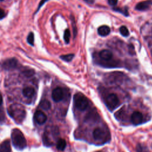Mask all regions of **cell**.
Segmentation results:
<instances>
[{
  "instance_id": "cell-1",
  "label": "cell",
  "mask_w": 152,
  "mask_h": 152,
  "mask_svg": "<svg viewBox=\"0 0 152 152\" xmlns=\"http://www.w3.org/2000/svg\"><path fill=\"white\" fill-rule=\"evenodd\" d=\"M11 140L14 147L18 150H23L27 146V141L24 136L22 132L17 128L12 131Z\"/></svg>"
},
{
  "instance_id": "cell-2",
  "label": "cell",
  "mask_w": 152,
  "mask_h": 152,
  "mask_svg": "<svg viewBox=\"0 0 152 152\" xmlns=\"http://www.w3.org/2000/svg\"><path fill=\"white\" fill-rule=\"evenodd\" d=\"M8 112L10 116L17 122H22L26 116L24 107L20 104H11L8 109Z\"/></svg>"
},
{
  "instance_id": "cell-3",
  "label": "cell",
  "mask_w": 152,
  "mask_h": 152,
  "mask_svg": "<svg viewBox=\"0 0 152 152\" xmlns=\"http://www.w3.org/2000/svg\"><path fill=\"white\" fill-rule=\"evenodd\" d=\"M75 106L80 110H84L88 106V100L83 94L76 93L73 97Z\"/></svg>"
},
{
  "instance_id": "cell-4",
  "label": "cell",
  "mask_w": 152,
  "mask_h": 152,
  "mask_svg": "<svg viewBox=\"0 0 152 152\" xmlns=\"http://www.w3.org/2000/svg\"><path fill=\"white\" fill-rule=\"evenodd\" d=\"M106 104L110 111L116 109L119 104V99L117 95L114 93L109 94L106 98Z\"/></svg>"
},
{
  "instance_id": "cell-5",
  "label": "cell",
  "mask_w": 152,
  "mask_h": 152,
  "mask_svg": "<svg viewBox=\"0 0 152 152\" xmlns=\"http://www.w3.org/2000/svg\"><path fill=\"white\" fill-rule=\"evenodd\" d=\"M93 138L97 141H106L107 134L105 131L100 128H96L93 132Z\"/></svg>"
},
{
  "instance_id": "cell-6",
  "label": "cell",
  "mask_w": 152,
  "mask_h": 152,
  "mask_svg": "<svg viewBox=\"0 0 152 152\" xmlns=\"http://www.w3.org/2000/svg\"><path fill=\"white\" fill-rule=\"evenodd\" d=\"M18 65V61L17 59L12 58L5 61L2 64V67L6 70H10L14 69Z\"/></svg>"
},
{
  "instance_id": "cell-7",
  "label": "cell",
  "mask_w": 152,
  "mask_h": 152,
  "mask_svg": "<svg viewBox=\"0 0 152 152\" xmlns=\"http://www.w3.org/2000/svg\"><path fill=\"white\" fill-rule=\"evenodd\" d=\"M64 97V92L61 87H56L54 88L52 93V98L53 101L56 102H60Z\"/></svg>"
},
{
  "instance_id": "cell-8",
  "label": "cell",
  "mask_w": 152,
  "mask_h": 152,
  "mask_svg": "<svg viewBox=\"0 0 152 152\" xmlns=\"http://www.w3.org/2000/svg\"><path fill=\"white\" fill-rule=\"evenodd\" d=\"M131 120L134 125H140L142 123L143 120L142 114L139 111H134L131 115Z\"/></svg>"
},
{
  "instance_id": "cell-9",
  "label": "cell",
  "mask_w": 152,
  "mask_h": 152,
  "mask_svg": "<svg viewBox=\"0 0 152 152\" xmlns=\"http://www.w3.org/2000/svg\"><path fill=\"white\" fill-rule=\"evenodd\" d=\"M34 118L36 122L40 125L44 124L47 120L46 115L41 110H37L34 113Z\"/></svg>"
},
{
  "instance_id": "cell-10",
  "label": "cell",
  "mask_w": 152,
  "mask_h": 152,
  "mask_svg": "<svg viewBox=\"0 0 152 152\" xmlns=\"http://www.w3.org/2000/svg\"><path fill=\"white\" fill-rule=\"evenodd\" d=\"M152 5V1H142L138 3L135 6V9L139 11H144L148 9Z\"/></svg>"
},
{
  "instance_id": "cell-11",
  "label": "cell",
  "mask_w": 152,
  "mask_h": 152,
  "mask_svg": "<svg viewBox=\"0 0 152 152\" xmlns=\"http://www.w3.org/2000/svg\"><path fill=\"white\" fill-rule=\"evenodd\" d=\"M0 152H11L10 142L9 140L4 141L0 145Z\"/></svg>"
},
{
  "instance_id": "cell-12",
  "label": "cell",
  "mask_w": 152,
  "mask_h": 152,
  "mask_svg": "<svg viewBox=\"0 0 152 152\" xmlns=\"http://www.w3.org/2000/svg\"><path fill=\"white\" fill-rule=\"evenodd\" d=\"M99 56L100 57L101 59L105 60V61H108L110 60L112 58V53L106 49H104L100 52L99 53Z\"/></svg>"
},
{
  "instance_id": "cell-13",
  "label": "cell",
  "mask_w": 152,
  "mask_h": 152,
  "mask_svg": "<svg viewBox=\"0 0 152 152\" xmlns=\"http://www.w3.org/2000/svg\"><path fill=\"white\" fill-rule=\"evenodd\" d=\"M97 32L102 36H106L110 32V28L107 26H102L97 29Z\"/></svg>"
},
{
  "instance_id": "cell-14",
  "label": "cell",
  "mask_w": 152,
  "mask_h": 152,
  "mask_svg": "<svg viewBox=\"0 0 152 152\" xmlns=\"http://www.w3.org/2000/svg\"><path fill=\"white\" fill-rule=\"evenodd\" d=\"M22 93L24 97H31L34 95L35 91L34 89L31 87H26L23 89Z\"/></svg>"
},
{
  "instance_id": "cell-15",
  "label": "cell",
  "mask_w": 152,
  "mask_h": 152,
  "mask_svg": "<svg viewBox=\"0 0 152 152\" xmlns=\"http://www.w3.org/2000/svg\"><path fill=\"white\" fill-rule=\"evenodd\" d=\"M66 145V142L65 140L64 139H59L57 141L56 148L58 150L63 151L65 148Z\"/></svg>"
},
{
  "instance_id": "cell-16",
  "label": "cell",
  "mask_w": 152,
  "mask_h": 152,
  "mask_svg": "<svg viewBox=\"0 0 152 152\" xmlns=\"http://www.w3.org/2000/svg\"><path fill=\"white\" fill-rule=\"evenodd\" d=\"M39 106L42 109L44 110H48L50 108L51 104L49 100L44 99L40 102Z\"/></svg>"
},
{
  "instance_id": "cell-17",
  "label": "cell",
  "mask_w": 152,
  "mask_h": 152,
  "mask_svg": "<svg viewBox=\"0 0 152 152\" xmlns=\"http://www.w3.org/2000/svg\"><path fill=\"white\" fill-rule=\"evenodd\" d=\"M137 152H150L148 147L142 144H138L136 146Z\"/></svg>"
},
{
  "instance_id": "cell-18",
  "label": "cell",
  "mask_w": 152,
  "mask_h": 152,
  "mask_svg": "<svg viewBox=\"0 0 152 152\" xmlns=\"http://www.w3.org/2000/svg\"><path fill=\"white\" fill-rule=\"evenodd\" d=\"M74 55L72 54V53H70V54H67V55H61L60 56V58L65 61H66V62H69V61H71L72 58H74Z\"/></svg>"
},
{
  "instance_id": "cell-19",
  "label": "cell",
  "mask_w": 152,
  "mask_h": 152,
  "mask_svg": "<svg viewBox=\"0 0 152 152\" xmlns=\"http://www.w3.org/2000/svg\"><path fill=\"white\" fill-rule=\"evenodd\" d=\"M119 31H120L121 34L123 36H128L129 34V31H128L127 27H125V26H121L119 28Z\"/></svg>"
},
{
  "instance_id": "cell-20",
  "label": "cell",
  "mask_w": 152,
  "mask_h": 152,
  "mask_svg": "<svg viewBox=\"0 0 152 152\" xmlns=\"http://www.w3.org/2000/svg\"><path fill=\"white\" fill-rule=\"evenodd\" d=\"M70 36H71V33L69 29H66L64 32V39L66 43H68L69 42V39H70Z\"/></svg>"
},
{
  "instance_id": "cell-21",
  "label": "cell",
  "mask_w": 152,
  "mask_h": 152,
  "mask_svg": "<svg viewBox=\"0 0 152 152\" xmlns=\"http://www.w3.org/2000/svg\"><path fill=\"white\" fill-rule=\"evenodd\" d=\"M34 34L32 33V32H30L27 37V42L31 46H33L34 45Z\"/></svg>"
},
{
  "instance_id": "cell-22",
  "label": "cell",
  "mask_w": 152,
  "mask_h": 152,
  "mask_svg": "<svg viewBox=\"0 0 152 152\" xmlns=\"http://www.w3.org/2000/svg\"><path fill=\"white\" fill-rule=\"evenodd\" d=\"M23 74L27 77H30L34 74V71L33 69H27L23 72Z\"/></svg>"
},
{
  "instance_id": "cell-23",
  "label": "cell",
  "mask_w": 152,
  "mask_h": 152,
  "mask_svg": "<svg viewBox=\"0 0 152 152\" xmlns=\"http://www.w3.org/2000/svg\"><path fill=\"white\" fill-rule=\"evenodd\" d=\"M108 3L112 6H115L118 3V0H108Z\"/></svg>"
},
{
  "instance_id": "cell-24",
  "label": "cell",
  "mask_w": 152,
  "mask_h": 152,
  "mask_svg": "<svg viewBox=\"0 0 152 152\" xmlns=\"http://www.w3.org/2000/svg\"><path fill=\"white\" fill-rule=\"evenodd\" d=\"M47 1H48V0H42L40 2V3H39V6H38V8H37V11H36V12H37V11H39V9L40 8V7L45 4V2H46Z\"/></svg>"
},
{
  "instance_id": "cell-25",
  "label": "cell",
  "mask_w": 152,
  "mask_h": 152,
  "mask_svg": "<svg viewBox=\"0 0 152 152\" xmlns=\"http://www.w3.org/2000/svg\"><path fill=\"white\" fill-rule=\"evenodd\" d=\"M4 17H5V12L2 9L0 8V20L2 19Z\"/></svg>"
},
{
  "instance_id": "cell-26",
  "label": "cell",
  "mask_w": 152,
  "mask_h": 152,
  "mask_svg": "<svg viewBox=\"0 0 152 152\" xmlns=\"http://www.w3.org/2000/svg\"><path fill=\"white\" fill-rule=\"evenodd\" d=\"M2 103V95L0 94V105H1Z\"/></svg>"
},
{
  "instance_id": "cell-27",
  "label": "cell",
  "mask_w": 152,
  "mask_h": 152,
  "mask_svg": "<svg viewBox=\"0 0 152 152\" xmlns=\"http://www.w3.org/2000/svg\"><path fill=\"white\" fill-rule=\"evenodd\" d=\"M85 1L88 2V3H93L94 2V0H85Z\"/></svg>"
},
{
  "instance_id": "cell-28",
  "label": "cell",
  "mask_w": 152,
  "mask_h": 152,
  "mask_svg": "<svg viewBox=\"0 0 152 152\" xmlns=\"http://www.w3.org/2000/svg\"><path fill=\"white\" fill-rule=\"evenodd\" d=\"M0 1H3V0H0Z\"/></svg>"
},
{
  "instance_id": "cell-29",
  "label": "cell",
  "mask_w": 152,
  "mask_h": 152,
  "mask_svg": "<svg viewBox=\"0 0 152 152\" xmlns=\"http://www.w3.org/2000/svg\"><path fill=\"white\" fill-rule=\"evenodd\" d=\"M99 152H101V151H99Z\"/></svg>"
}]
</instances>
